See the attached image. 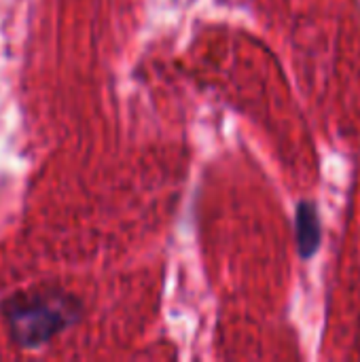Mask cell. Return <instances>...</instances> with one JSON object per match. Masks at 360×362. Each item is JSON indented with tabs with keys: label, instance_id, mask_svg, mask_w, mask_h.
Segmentation results:
<instances>
[{
	"label": "cell",
	"instance_id": "6da1fadb",
	"mask_svg": "<svg viewBox=\"0 0 360 362\" xmlns=\"http://www.w3.org/2000/svg\"><path fill=\"white\" fill-rule=\"evenodd\" d=\"M0 310L11 339L21 350L47 346L83 316V303L74 295L51 286L19 291Z\"/></svg>",
	"mask_w": 360,
	"mask_h": 362
},
{
	"label": "cell",
	"instance_id": "7a4b0ae2",
	"mask_svg": "<svg viewBox=\"0 0 360 362\" xmlns=\"http://www.w3.org/2000/svg\"><path fill=\"white\" fill-rule=\"evenodd\" d=\"M295 233H297V248L299 255L303 259H310L316 255V250L320 248V238H323V229H320V216H318V208L314 202H301L297 206V214H295Z\"/></svg>",
	"mask_w": 360,
	"mask_h": 362
}]
</instances>
